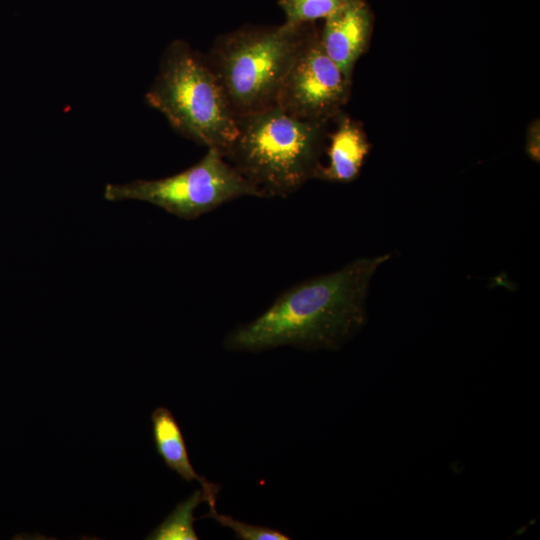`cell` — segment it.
Wrapping results in <instances>:
<instances>
[{"label": "cell", "instance_id": "obj_2", "mask_svg": "<svg viewBox=\"0 0 540 540\" xmlns=\"http://www.w3.org/2000/svg\"><path fill=\"white\" fill-rule=\"evenodd\" d=\"M236 123L223 155L263 198L286 197L316 179L329 122L302 120L273 105Z\"/></svg>", "mask_w": 540, "mask_h": 540}, {"label": "cell", "instance_id": "obj_11", "mask_svg": "<svg viewBox=\"0 0 540 540\" xmlns=\"http://www.w3.org/2000/svg\"><path fill=\"white\" fill-rule=\"evenodd\" d=\"M348 0H279L288 25H300L326 18Z\"/></svg>", "mask_w": 540, "mask_h": 540}, {"label": "cell", "instance_id": "obj_9", "mask_svg": "<svg viewBox=\"0 0 540 540\" xmlns=\"http://www.w3.org/2000/svg\"><path fill=\"white\" fill-rule=\"evenodd\" d=\"M152 436L157 454L165 465L187 482L197 481L209 508L215 507L220 486L209 482L193 468L182 430L170 410L157 407L151 414Z\"/></svg>", "mask_w": 540, "mask_h": 540}, {"label": "cell", "instance_id": "obj_12", "mask_svg": "<svg viewBox=\"0 0 540 540\" xmlns=\"http://www.w3.org/2000/svg\"><path fill=\"white\" fill-rule=\"evenodd\" d=\"M201 518H212L220 525L228 527L235 532L236 538L241 540H289L288 535L270 527L252 525L234 519L231 516L220 514L216 508H210L209 513Z\"/></svg>", "mask_w": 540, "mask_h": 540}, {"label": "cell", "instance_id": "obj_5", "mask_svg": "<svg viewBox=\"0 0 540 540\" xmlns=\"http://www.w3.org/2000/svg\"><path fill=\"white\" fill-rule=\"evenodd\" d=\"M244 196L263 198L217 148H208L199 162L172 176L107 184L104 189L108 201H143L185 220L196 219Z\"/></svg>", "mask_w": 540, "mask_h": 540}, {"label": "cell", "instance_id": "obj_1", "mask_svg": "<svg viewBox=\"0 0 540 540\" xmlns=\"http://www.w3.org/2000/svg\"><path fill=\"white\" fill-rule=\"evenodd\" d=\"M389 258L361 257L290 287L260 316L227 334L224 348L253 353L282 346L340 348L365 324L370 282Z\"/></svg>", "mask_w": 540, "mask_h": 540}, {"label": "cell", "instance_id": "obj_3", "mask_svg": "<svg viewBox=\"0 0 540 540\" xmlns=\"http://www.w3.org/2000/svg\"><path fill=\"white\" fill-rule=\"evenodd\" d=\"M314 22L244 26L217 37L205 55L236 118L275 105L290 69L317 33Z\"/></svg>", "mask_w": 540, "mask_h": 540}, {"label": "cell", "instance_id": "obj_4", "mask_svg": "<svg viewBox=\"0 0 540 540\" xmlns=\"http://www.w3.org/2000/svg\"><path fill=\"white\" fill-rule=\"evenodd\" d=\"M145 100L177 133L207 149L223 153L236 136V117L205 55L183 40L163 51Z\"/></svg>", "mask_w": 540, "mask_h": 540}, {"label": "cell", "instance_id": "obj_8", "mask_svg": "<svg viewBox=\"0 0 540 540\" xmlns=\"http://www.w3.org/2000/svg\"><path fill=\"white\" fill-rule=\"evenodd\" d=\"M332 120L336 122V128L328 135V163L321 165L316 179L349 183L359 176L371 145L360 122L342 111Z\"/></svg>", "mask_w": 540, "mask_h": 540}, {"label": "cell", "instance_id": "obj_10", "mask_svg": "<svg viewBox=\"0 0 540 540\" xmlns=\"http://www.w3.org/2000/svg\"><path fill=\"white\" fill-rule=\"evenodd\" d=\"M205 502L202 490L194 491L146 537L149 540H197L194 510Z\"/></svg>", "mask_w": 540, "mask_h": 540}, {"label": "cell", "instance_id": "obj_7", "mask_svg": "<svg viewBox=\"0 0 540 540\" xmlns=\"http://www.w3.org/2000/svg\"><path fill=\"white\" fill-rule=\"evenodd\" d=\"M373 22V13L366 1L348 0L325 18L319 32L325 53L350 79L356 62L369 46Z\"/></svg>", "mask_w": 540, "mask_h": 540}, {"label": "cell", "instance_id": "obj_13", "mask_svg": "<svg viewBox=\"0 0 540 540\" xmlns=\"http://www.w3.org/2000/svg\"><path fill=\"white\" fill-rule=\"evenodd\" d=\"M526 152L530 159L539 162L540 159V125L539 120L532 122L527 130Z\"/></svg>", "mask_w": 540, "mask_h": 540}, {"label": "cell", "instance_id": "obj_6", "mask_svg": "<svg viewBox=\"0 0 540 540\" xmlns=\"http://www.w3.org/2000/svg\"><path fill=\"white\" fill-rule=\"evenodd\" d=\"M351 84L325 53L317 32L290 69L275 105L302 120L330 122L348 102Z\"/></svg>", "mask_w": 540, "mask_h": 540}]
</instances>
